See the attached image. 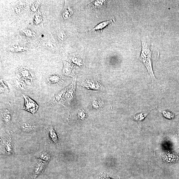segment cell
I'll list each match as a JSON object with an SVG mask.
<instances>
[{"label":"cell","mask_w":179,"mask_h":179,"mask_svg":"<svg viewBox=\"0 0 179 179\" xmlns=\"http://www.w3.org/2000/svg\"><path fill=\"white\" fill-rule=\"evenodd\" d=\"M47 164L48 162L39 159V161L34 169V179L44 171Z\"/></svg>","instance_id":"cell-10"},{"label":"cell","mask_w":179,"mask_h":179,"mask_svg":"<svg viewBox=\"0 0 179 179\" xmlns=\"http://www.w3.org/2000/svg\"><path fill=\"white\" fill-rule=\"evenodd\" d=\"M106 5V1H95L89 5V7L93 10H97L102 9Z\"/></svg>","instance_id":"cell-12"},{"label":"cell","mask_w":179,"mask_h":179,"mask_svg":"<svg viewBox=\"0 0 179 179\" xmlns=\"http://www.w3.org/2000/svg\"><path fill=\"white\" fill-rule=\"evenodd\" d=\"M178 132H179V128H178Z\"/></svg>","instance_id":"cell-29"},{"label":"cell","mask_w":179,"mask_h":179,"mask_svg":"<svg viewBox=\"0 0 179 179\" xmlns=\"http://www.w3.org/2000/svg\"><path fill=\"white\" fill-rule=\"evenodd\" d=\"M38 158L39 159L48 163L51 159V156L50 154L47 152H43L39 154Z\"/></svg>","instance_id":"cell-16"},{"label":"cell","mask_w":179,"mask_h":179,"mask_svg":"<svg viewBox=\"0 0 179 179\" xmlns=\"http://www.w3.org/2000/svg\"><path fill=\"white\" fill-rule=\"evenodd\" d=\"M142 48L140 55V60L144 64L149 74L151 76L152 79L154 80L156 78L154 74L152 63V51L151 49L150 41L146 37H142L141 39Z\"/></svg>","instance_id":"cell-1"},{"label":"cell","mask_w":179,"mask_h":179,"mask_svg":"<svg viewBox=\"0 0 179 179\" xmlns=\"http://www.w3.org/2000/svg\"><path fill=\"white\" fill-rule=\"evenodd\" d=\"M103 103L99 100H95L93 102L92 105L95 109H98L102 106Z\"/></svg>","instance_id":"cell-21"},{"label":"cell","mask_w":179,"mask_h":179,"mask_svg":"<svg viewBox=\"0 0 179 179\" xmlns=\"http://www.w3.org/2000/svg\"><path fill=\"white\" fill-rule=\"evenodd\" d=\"M83 86L87 89L101 90L103 86L99 82L95 80L86 79L82 83Z\"/></svg>","instance_id":"cell-7"},{"label":"cell","mask_w":179,"mask_h":179,"mask_svg":"<svg viewBox=\"0 0 179 179\" xmlns=\"http://www.w3.org/2000/svg\"><path fill=\"white\" fill-rule=\"evenodd\" d=\"M42 21V16L40 15L35 16L34 18V23L37 25L40 24Z\"/></svg>","instance_id":"cell-23"},{"label":"cell","mask_w":179,"mask_h":179,"mask_svg":"<svg viewBox=\"0 0 179 179\" xmlns=\"http://www.w3.org/2000/svg\"><path fill=\"white\" fill-rule=\"evenodd\" d=\"M147 115V114L146 113H141L137 114L134 116V118L135 120L138 121H140L144 120L146 117Z\"/></svg>","instance_id":"cell-20"},{"label":"cell","mask_w":179,"mask_h":179,"mask_svg":"<svg viewBox=\"0 0 179 179\" xmlns=\"http://www.w3.org/2000/svg\"><path fill=\"white\" fill-rule=\"evenodd\" d=\"M2 153L6 155H10L13 152V141L11 135L5 132L1 135Z\"/></svg>","instance_id":"cell-2"},{"label":"cell","mask_w":179,"mask_h":179,"mask_svg":"<svg viewBox=\"0 0 179 179\" xmlns=\"http://www.w3.org/2000/svg\"><path fill=\"white\" fill-rule=\"evenodd\" d=\"M73 14V11L69 7L66 8L63 14V18L67 19L70 17Z\"/></svg>","instance_id":"cell-17"},{"label":"cell","mask_w":179,"mask_h":179,"mask_svg":"<svg viewBox=\"0 0 179 179\" xmlns=\"http://www.w3.org/2000/svg\"><path fill=\"white\" fill-rule=\"evenodd\" d=\"M25 101L24 106L23 109L31 112L34 114L37 112L39 106L36 102L27 96L23 95Z\"/></svg>","instance_id":"cell-5"},{"label":"cell","mask_w":179,"mask_h":179,"mask_svg":"<svg viewBox=\"0 0 179 179\" xmlns=\"http://www.w3.org/2000/svg\"><path fill=\"white\" fill-rule=\"evenodd\" d=\"M162 113L164 117L168 119H172L174 117V114L169 112L164 111Z\"/></svg>","instance_id":"cell-24"},{"label":"cell","mask_w":179,"mask_h":179,"mask_svg":"<svg viewBox=\"0 0 179 179\" xmlns=\"http://www.w3.org/2000/svg\"><path fill=\"white\" fill-rule=\"evenodd\" d=\"M46 81L47 84L51 85H57L63 82V78L60 75H51L47 77Z\"/></svg>","instance_id":"cell-8"},{"label":"cell","mask_w":179,"mask_h":179,"mask_svg":"<svg viewBox=\"0 0 179 179\" xmlns=\"http://www.w3.org/2000/svg\"><path fill=\"white\" fill-rule=\"evenodd\" d=\"M0 86H1V93H3L8 92L9 91L8 89L7 85H6L4 82L3 80H1V83H0Z\"/></svg>","instance_id":"cell-19"},{"label":"cell","mask_w":179,"mask_h":179,"mask_svg":"<svg viewBox=\"0 0 179 179\" xmlns=\"http://www.w3.org/2000/svg\"><path fill=\"white\" fill-rule=\"evenodd\" d=\"M58 36L59 37V41H62L65 38L66 35L63 31H60L58 33Z\"/></svg>","instance_id":"cell-22"},{"label":"cell","mask_w":179,"mask_h":179,"mask_svg":"<svg viewBox=\"0 0 179 179\" xmlns=\"http://www.w3.org/2000/svg\"><path fill=\"white\" fill-rule=\"evenodd\" d=\"M76 80V78H73L71 84L68 87L62 105L70 104L73 100L75 92Z\"/></svg>","instance_id":"cell-4"},{"label":"cell","mask_w":179,"mask_h":179,"mask_svg":"<svg viewBox=\"0 0 179 179\" xmlns=\"http://www.w3.org/2000/svg\"><path fill=\"white\" fill-rule=\"evenodd\" d=\"M17 73L18 78L27 84L31 85L35 79L34 73L28 68L25 66L19 67Z\"/></svg>","instance_id":"cell-3"},{"label":"cell","mask_w":179,"mask_h":179,"mask_svg":"<svg viewBox=\"0 0 179 179\" xmlns=\"http://www.w3.org/2000/svg\"><path fill=\"white\" fill-rule=\"evenodd\" d=\"M86 115V113L84 111H80L79 112L78 114V117L81 119H82L84 118Z\"/></svg>","instance_id":"cell-27"},{"label":"cell","mask_w":179,"mask_h":179,"mask_svg":"<svg viewBox=\"0 0 179 179\" xmlns=\"http://www.w3.org/2000/svg\"><path fill=\"white\" fill-rule=\"evenodd\" d=\"M20 127L22 130L28 132H32L36 129V126L26 123L21 124Z\"/></svg>","instance_id":"cell-15"},{"label":"cell","mask_w":179,"mask_h":179,"mask_svg":"<svg viewBox=\"0 0 179 179\" xmlns=\"http://www.w3.org/2000/svg\"><path fill=\"white\" fill-rule=\"evenodd\" d=\"M1 114L2 119L6 123H8L11 121L12 114L9 110L7 109L3 110Z\"/></svg>","instance_id":"cell-14"},{"label":"cell","mask_w":179,"mask_h":179,"mask_svg":"<svg viewBox=\"0 0 179 179\" xmlns=\"http://www.w3.org/2000/svg\"><path fill=\"white\" fill-rule=\"evenodd\" d=\"M48 132L49 139L51 142L56 145H59L60 142L59 137L52 126L49 127Z\"/></svg>","instance_id":"cell-11"},{"label":"cell","mask_w":179,"mask_h":179,"mask_svg":"<svg viewBox=\"0 0 179 179\" xmlns=\"http://www.w3.org/2000/svg\"><path fill=\"white\" fill-rule=\"evenodd\" d=\"M68 87L62 90L59 92L55 96V101L57 103H59L62 105L63 104L64 96H65Z\"/></svg>","instance_id":"cell-13"},{"label":"cell","mask_w":179,"mask_h":179,"mask_svg":"<svg viewBox=\"0 0 179 179\" xmlns=\"http://www.w3.org/2000/svg\"><path fill=\"white\" fill-rule=\"evenodd\" d=\"M46 45L48 48L50 49H55L56 48L55 43L51 41H49Z\"/></svg>","instance_id":"cell-25"},{"label":"cell","mask_w":179,"mask_h":179,"mask_svg":"<svg viewBox=\"0 0 179 179\" xmlns=\"http://www.w3.org/2000/svg\"><path fill=\"white\" fill-rule=\"evenodd\" d=\"M27 49V48L23 46H21L14 45L11 49L10 50L12 51L18 52L22 51H26Z\"/></svg>","instance_id":"cell-18"},{"label":"cell","mask_w":179,"mask_h":179,"mask_svg":"<svg viewBox=\"0 0 179 179\" xmlns=\"http://www.w3.org/2000/svg\"><path fill=\"white\" fill-rule=\"evenodd\" d=\"M115 19L114 17H112L109 20L100 23L97 26L92 29H89L85 30V32L89 33L93 32L94 31H102L103 29L109 25H111L113 22L114 21Z\"/></svg>","instance_id":"cell-9"},{"label":"cell","mask_w":179,"mask_h":179,"mask_svg":"<svg viewBox=\"0 0 179 179\" xmlns=\"http://www.w3.org/2000/svg\"><path fill=\"white\" fill-rule=\"evenodd\" d=\"M102 179H112L107 176L103 175L102 176Z\"/></svg>","instance_id":"cell-28"},{"label":"cell","mask_w":179,"mask_h":179,"mask_svg":"<svg viewBox=\"0 0 179 179\" xmlns=\"http://www.w3.org/2000/svg\"><path fill=\"white\" fill-rule=\"evenodd\" d=\"M23 32L24 34L27 35V36L31 37H34V36L36 35L35 33L34 32H32V31H31V30H23Z\"/></svg>","instance_id":"cell-26"},{"label":"cell","mask_w":179,"mask_h":179,"mask_svg":"<svg viewBox=\"0 0 179 179\" xmlns=\"http://www.w3.org/2000/svg\"><path fill=\"white\" fill-rule=\"evenodd\" d=\"M63 68L62 72L65 75L76 78V68L71 63L66 61H63Z\"/></svg>","instance_id":"cell-6"}]
</instances>
